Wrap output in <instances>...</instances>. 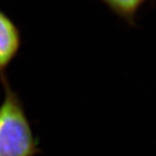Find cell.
<instances>
[{"mask_svg":"<svg viewBox=\"0 0 156 156\" xmlns=\"http://www.w3.org/2000/svg\"><path fill=\"white\" fill-rule=\"evenodd\" d=\"M23 45V37L17 23L0 8V77L6 76L9 67Z\"/></svg>","mask_w":156,"mask_h":156,"instance_id":"obj_2","label":"cell"},{"mask_svg":"<svg viewBox=\"0 0 156 156\" xmlns=\"http://www.w3.org/2000/svg\"><path fill=\"white\" fill-rule=\"evenodd\" d=\"M99 2L129 27H136L139 12L154 0H99Z\"/></svg>","mask_w":156,"mask_h":156,"instance_id":"obj_3","label":"cell"},{"mask_svg":"<svg viewBox=\"0 0 156 156\" xmlns=\"http://www.w3.org/2000/svg\"><path fill=\"white\" fill-rule=\"evenodd\" d=\"M4 99L0 105V156H36L40 152L23 105L9 85L7 77H0Z\"/></svg>","mask_w":156,"mask_h":156,"instance_id":"obj_1","label":"cell"}]
</instances>
